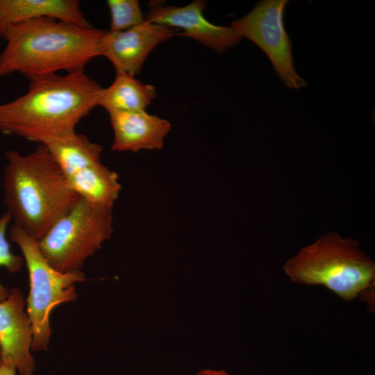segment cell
<instances>
[{"label": "cell", "instance_id": "obj_1", "mask_svg": "<svg viewBox=\"0 0 375 375\" xmlns=\"http://www.w3.org/2000/svg\"><path fill=\"white\" fill-rule=\"evenodd\" d=\"M28 80L26 94L0 104V131L44 145L75 134L104 89L84 71Z\"/></svg>", "mask_w": 375, "mask_h": 375}, {"label": "cell", "instance_id": "obj_2", "mask_svg": "<svg viewBox=\"0 0 375 375\" xmlns=\"http://www.w3.org/2000/svg\"><path fill=\"white\" fill-rule=\"evenodd\" d=\"M106 31L51 17L11 26L1 36L6 44L0 53V78L16 72L29 79L59 71H84L100 56Z\"/></svg>", "mask_w": 375, "mask_h": 375}, {"label": "cell", "instance_id": "obj_3", "mask_svg": "<svg viewBox=\"0 0 375 375\" xmlns=\"http://www.w3.org/2000/svg\"><path fill=\"white\" fill-rule=\"evenodd\" d=\"M4 205L15 225L40 240L79 199L45 145L6 153Z\"/></svg>", "mask_w": 375, "mask_h": 375}, {"label": "cell", "instance_id": "obj_4", "mask_svg": "<svg viewBox=\"0 0 375 375\" xmlns=\"http://www.w3.org/2000/svg\"><path fill=\"white\" fill-rule=\"evenodd\" d=\"M294 283L322 285L344 301L365 297L372 301L375 264L351 238L332 231L302 248L283 265Z\"/></svg>", "mask_w": 375, "mask_h": 375}, {"label": "cell", "instance_id": "obj_5", "mask_svg": "<svg viewBox=\"0 0 375 375\" xmlns=\"http://www.w3.org/2000/svg\"><path fill=\"white\" fill-rule=\"evenodd\" d=\"M9 238L21 249L28 269L29 292L26 302L33 331L31 349L46 351L51 334V312L61 303L76 301L75 283L86 278L81 270L61 272L53 268L42 254L38 240L19 226L10 227Z\"/></svg>", "mask_w": 375, "mask_h": 375}, {"label": "cell", "instance_id": "obj_6", "mask_svg": "<svg viewBox=\"0 0 375 375\" xmlns=\"http://www.w3.org/2000/svg\"><path fill=\"white\" fill-rule=\"evenodd\" d=\"M113 232L112 208L81 198L39 240L47 262L61 272L81 270Z\"/></svg>", "mask_w": 375, "mask_h": 375}, {"label": "cell", "instance_id": "obj_7", "mask_svg": "<svg viewBox=\"0 0 375 375\" xmlns=\"http://www.w3.org/2000/svg\"><path fill=\"white\" fill-rule=\"evenodd\" d=\"M287 0H264L231 26L242 38L258 46L267 56L278 77L286 86L300 89L306 81L296 72L292 53V42L284 26Z\"/></svg>", "mask_w": 375, "mask_h": 375}, {"label": "cell", "instance_id": "obj_8", "mask_svg": "<svg viewBox=\"0 0 375 375\" xmlns=\"http://www.w3.org/2000/svg\"><path fill=\"white\" fill-rule=\"evenodd\" d=\"M204 1L196 0L182 7L153 3L147 12L146 22L183 31L179 35L191 38L222 53L236 45L241 40L232 26L210 23L203 15Z\"/></svg>", "mask_w": 375, "mask_h": 375}, {"label": "cell", "instance_id": "obj_9", "mask_svg": "<svg viewBox=\"0 0 375 375\" xmlns=\"http://www.w3.org/2000/svg\"><path fill=\"white\" fill-rule=\"evenodd\" d=\"M179 33L176 28L145 20L129 29L106 31L100 45V56L108 58L116 73L138 74L150 52L160 42Z\"/></svg>", "mask_w": 375, "mask_h": 375}, {"label": "cell", "instance_id": "obj_10", "mask_svg": "<svg viewBox=\"0 0 375 375\" xmlns=\"http://www.w3.org/2000/svg\"><path fill=\"white\" fill-rule=\"evenodd\" d=\"M25 303L18 288H11L8 297L0 301V349L2 364L15 367L20 375H33V331Z\"/></svg>", "mask_w": 375, "mask_h": 375}, {"label": "cell", "instance_id": "obj_11", "mask_svg": "<svg viewBox=\"0 0 375 375\" xmlns=\"http://www.w3.org/2000/svg\"><path fill=\"white\" fill-rule=\"evenodd\" d=\"M108 113L114 134L111 149L115 151L160 149L172 128L168 120L145 110Z\"/></svg>", "mask_w": 375, "mask_h": 375}, {"label": "cell", "instance_id": "obj_12", "mask_svg": "<svg viewBox=\"0 0 375 375\" xmlns=\"http://www.w3.org/2000/svg\"><path fill=\"white\" fill-rule=\"evenodd\" d=\"M41 17L92 27L77 0H0V36L11 26Z\"/></svg>", "mask_w": 375, "mask_h": 375}, {"label": "cell", "instance_id": "obj_13", "mask_svg": "<svg viewBox=\"0 0 375 375\" xmlns=\"http://www.w3.org/2000/svg\"><path fill=\"white\" fill-rule=\"evenodd\" d=\"M67 179L80 198L108 208H112L122 189L117 173L101 162L85 168Z\"/></svg>", "mask_w": 375, "mask_h": 375}, {"label": "cell", "instance_id": "obj_14", "mask_svg": "<svg viewBox=\"0 0 375 375\" xmlns=\"http://www.w3.org/2000/svg\"><path fill=\"white\" fill-rule=\"evenodd\" d=\"M156 96V88L125 73H116L112 83L104 88L99 106L112 111L145 110Z\"/></svg>", "mask_w": 375, "mask_h": 375}, {"label": "cell", "instance_id": "obj_15", "mask_svg": "<svg viewBox=\"0 0 375 375\" xmlns=\"http://www.w3.org/2000/svg\"><path fill=\"white\" fill-rule=\"evenodd\" d=\"M45 146L66 177L101 162L102 146L82 134L76 133Z\"/></svg>", "mask_w": 375, "mask_h": 375}, {"label": "cell", "instance_id": "obj_16", "mask_svg": "<svg viewBox=\"0 0 375 375\" xmlns=\"http://www.w3.org/2000/svg\"><path fill=\"white\" fill-rule=\"evenodd\" d=\"M110 13V32H119L138 26L144 21L137 0H108Z\"/></svg>", "mask_w": 375, "mask_h": 375}, {"label": "cell", "instance_id": "obj_17", "mask_svg": "<svg viewBox=\"0 0 375 375\" xmlns=\"http://www.w3.org/2000/svg\"><path fill=\"white\" fill-rule=\"evenodd\" d=\"M11 220L12 217L7 212L0 217V267L6 268L9 272L15 273L22 269L24 262L23 257L15 255L11 251L7 239V231ZM9 292L10 290L0 282V301L6 299Z\"/></svg>", "mask_w": 375, "mask_h": 375}, {"label": "cell", "instance_id": "obj_18", "mask_svg": "<svg viewBox=\"0 0 375 375\" xmlns=\"http://www.w3.org/2000/svg\"><path fill=\"white\" fill-rule=\"evenodd\" d=\"M16 369L12 366L2 364L0 366V375H16Z\"/></svg>", "mask_w": 375, "mask_h": 375}, {"label": "cell", "instance_id": "obj_19", "mask_svg": "<svg viewBox=\"0 0 375 375\" xmlns=\"http://www.w3.org/2000/svg\"><path fill=\"white\" fill-rule=\"evenodd\" d=\"M197 375H232L224 370L203 369L197 373Z\"/></svg>", "mask_w": 375, "mask_h": 375}, {"label": "cell", "instance_id": "obj_20", "mask_svg": "<svg viewBox=\"0 0 375 375\" xmlns=\"http://www.w3.org/2000/svg\"><path fill=\"white\" fill-rule=\"evenodd\" d=\"M2 365V358H1V352L0 349V366Z\"/></svg>", "mask_w": 375, "mask_h": 375}]
</instances>
